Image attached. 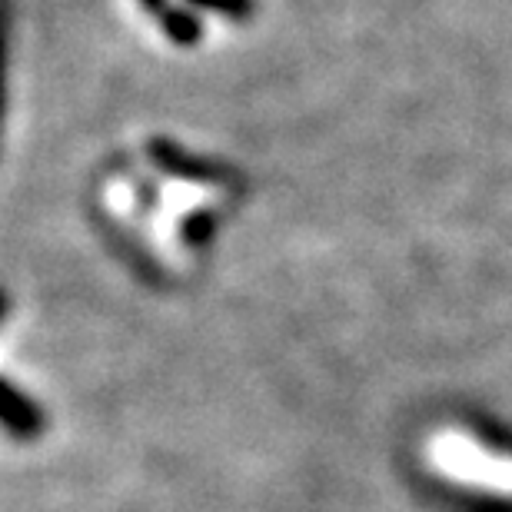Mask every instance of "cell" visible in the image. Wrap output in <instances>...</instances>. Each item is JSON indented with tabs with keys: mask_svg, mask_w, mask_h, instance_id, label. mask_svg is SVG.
I'll return each mask as SVG.
<instances>
[{
	"mask_svg": "<svg viewBox=\"0 0 512 512\" xmlns=\"http://www.w3.org/2000/svg\"><path fill=\"white\" fill-rule=\"evenodd\" d=\"M0 426L24 439L37 436L44 429V413L7 380H0Z\"/></svg>",
	"mask_w": 512,
	"mask_h": 512,
	"instance_id": "7a4b0ae2",
	"label": "cell"
},
{
	"mask_svg": "<svg viewBox=\"0 0 512 512\" xmlns=\"http://www.w3.org/2000/svg\"><path fill=\"white\" fill-rule=\"evenodd\" d=\"M0 316H4V296H0Z\"/></svg>",
	"mask_w": 512,
	"mask_h": 512,
	"instance_id": "ba28073f",
	"label": "cell"
},
{
	"mask_svg": "<svg viewBox=\"0 0 512 512\" xmlns=\"http://www.w3.org/2000/svg\"><path fill=\"white\" fill-rule=\"evenodd\" d=\"M426 466L439 479L473 493L512 499V456L486 446L483 439L459 426H443L426 439Z\"/></svg>",
	"mask_w": 512,
	"mask_h": 512,
	"instance_id": "6da1fadb",
	"label": "cell"
},
{
	"mask_svg": "<svg viewBox=\"0 0 512 512\" xmlns=\"http://www.w3.org/2000/svg\"><path fill=\"white\" fill-rule=\"evenodd\" d=\"M150 157L157 167H163L173 177H187V180H220V170L210 167V163H200L197 157L183 153L177 143H167V140H153L150 143Z\"/></svg>",
	"mask_w": 512,
	"mask_h": 512,
	"instance_id": "3957f363",
	"label": "cell"
},
{
	"mask_svg": "<svg viewBox=\"0 0 512 512\" xmlns=\"http://www.w3.org/2000/svg\"><path fill=\"white\" fill-rule=\"evenodd\" d=\"M163 30H167L170 40H177V44H197L203 34L197 17L187 14V10H173V7L163 14Z\"/></svg>",
	"mask_w": 512,
	"mask_h": 512,
	"instance_id": "277c9868",
	"label": "cell"
},
{
	"mask_svg": "<svg viewBox=\"0 0 512 512\" xmlns=\"http://www.w3.org/2000/svg\"><path fill=\"white\" fill-rule=\"evenodd\" d=\"M193 4L220 10V14H233V17H243L250 10V0H193Z\"/></svg>",
	"mask_w": 512,
	"mask_h": 512,
	"instance_id": "5b68a950",
	"label": "cell"
},
{
	"mask_svg": "<svg viewBox=\"0 0 512 512\" xmlns=\"http://www.w3.org/2000/svg\"><path fill=\"white\" fill-rule=\"evenodd\" d=\"M207 230H210V217L203 213V217H197V220H193L190 227H187V240H190V243L207 240Z\"/></svg>",
	"mask_w": 512,
	"mask_h": 512,
	"instance_id": "8992f818",
	"label": "cell"
},
{
	"mask_svg": "<svg viewBox=\"0 0 512 512\" xmlns=\"http://www.w3.org/2000/svg\"><path fill=\"white\" fill-rule=\"evenodd\" d=\"M140 4L147 7V10H153V14H160V17L170 10V7H167V0H140Z\"/></svg>",
	"mask_w": 512,
	"mask_h": 512,
	"instance_id": "52a82bcc",
	"label": "cell"
}]
</instances>
